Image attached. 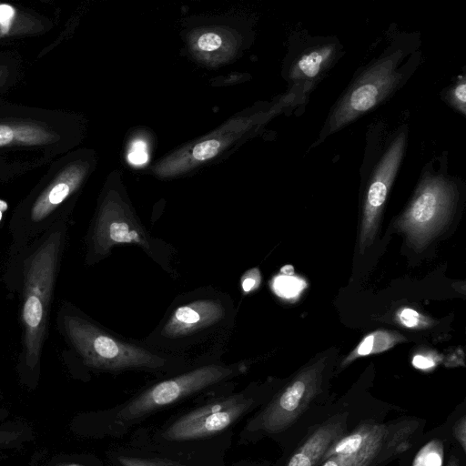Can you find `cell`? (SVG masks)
I'll list each match as a JSON object with an SVG mask.
<instances>
[{
	"label": "cell",
	"instance_id": "6da1fadb",
	"mask_svg": "<svg viewBox=\"0 0 466 466\" xmlns=\"http://www.w3.org/2000/svg\"><path fill=\"white\" fill-rule=\"evenodd\" d=\"M67 233L68 219H65L34 241L18 264L14 294L20 302L22 374L35 375L40 368Z\"/></svg>",
	"mask_w": 466,
	"mask_h": 466
},
{
	"label": "cell",
	"instance_id": "7a4b0ae2",
	"mask_svg": "<svg viewBox=\"0 0 466 466\" xmlns=\"http://www.w3.org/2000/svg\"><path fill=\"white\" fill-rule=\"evenodd\" d=\"M86 171L70 155L53 160L45 175L14 208L3 281L13 295L19 261L27 248L55 225L68 219Z\"/></svg>",
	"mask_w": 466,
	"mask_h": 466
},
{
	"label": "cell",
	"instance_id": "3957f363",
	"mask_svg": "<svg viewBox=\"0 0 466 466\" xmlns=\"http://www.w3.org/2000/svg\"><path fill=\"white\" fill-rule=\"evenodd\" d=\"M259 403L252 389L217 392L160 425L137 430L129 441L172 451H224L230 445L229 431Z\"/></svg>",
	"mask_w": 466,
	"mask_h": 466
},
{
	"label": "cell",
	"instance_id": "277c9868",
	"mask_svg": "<svg viewBox=\"0 0 466 466\" xmlns=\"http://www.w3.org/2000/svg\"><path fill=\"white\" fill-rule=\"evenodd\" d=\"M73 123L62 110L0 100V166L14 176L51 163L72 147Z\"/></svg>",
	"mask_w": 466,
	"mask_h": 466
},
{
	"label": "cell",
	"instance_id": "5b68a950",
	"mask_svg": "<svg viewBox=\"0 0 466 466\" xmlns=\"http://www.w3.org/2000/svg\"><path fill=\"white\" fill-rule=\"evenodd\" d=\"M56 322L67 354L87 368L105 371H159L167 365L165 358L113 337L68 301L61 304Z\"/></svg>",
	"mask_w": 466,
	"mask_h": 466
},
{
	"label": "cell",
	"instance_id": "8992f818",
	"mask_svg": "<svg viewBox=\"0 0 466 466\" xmlns=\"http://www.w3.org/2000/svg\"><path fill=\"white\" fill-rule=\"evenodd\" d=\"M243 370L240 366L213 363L160 380L111 409L106 415V432L112 437L122 438L154 413L194 395L207 393Z\"/></svg>",
	"mask_w": 466,
	"mask_h": 466
},
{
	"label": "cell",
	"instance_id": "52a82bcc",
	"mask_svg": "<svg viewBox=\"0 0 466 466\" xmlns=\"http://www.w3.org/2000/svg\"><path fill=\"white\" fill-rule=\"evenodd\" d=\"M327 358L303 369L285 388L251 416L239 433V444L256 441L289 428L319 393Z\"/></svg>",
	"mask_w": 466,
	"mask_h": 466
},
{
	"label": "cell",
	"instance_id": "ba28073f",
	"mask_svg": "<svg viewBox=\"0 0 466 466\" xmlns=\"http://www.w3.org/2000/svg\"><path fill=\"white\" fill-rule=\"evenodd\" d=\"M415 429L414 421L392 425L361 424L329 446L322 457L321 466H376L404 451Z\"/></svg>",
	"mask_w": 466,
	"mask_h": 466
},
{
	"label": "cell",
	"instance_id": "9c48e42d",
	"mask_svg": "<svg viewBox=\"0 0 466 466\" xmlns=\"http://www.w3.org/2000/svg\"><path fill=\"white\" fill-rule=\"evenodd\" d=\"M454 186L441 177H426L402 215L397 228L415 249L424 248L448 224L455 203Z\"/></svg>",
	"mask_w": 466,
	"mask_h": 466
},
{
	"label": "cell",
	"instance_id": "30bf717a",
	"mask_svg": "<svg viewBox=\"0 0 466 466\" xmlns=\"http://www.w3.org/2000/svg\"><path fill=\"white\" fill-rule=\"evenodd\" d=\"M397 60L398 56L392 55L365 71L332 113L329 133L337 131L371 109L392 91L400 78L396 67Z\"/></svg>",
	"mask_w": 466,
	"mask_h": 466
},
{
	"label": "cell",
	"instance_id": "8fae6325",
	"mask_svg": "<svg viewBox=\"0 0 466 466\" xmlns=\"http://www.w3.org/2000/svg\"><path fill=\"white\" fill-rule=\"evenodd\" d=\"M133 244L150 249V242L141 226L116 203L106 204L98 212L86 238V263L92 265L107 256L112 248Z\"/></svg>",
	"mask_w": 466,
	"mask_h": 466
},
{
	"label": "cell",
	"instance_id": "7c38bea8",
	"mask_svg": "<svg viewBox=\"0 0 466 466\" xmlns=\"http://www.w3.org/2000/svg\"><path fill=\"white\" fill-rule=\"evenodd\" d=\"M405 142L404 134H400L391 142L380 159L368 187L360 234L361 252L374 240L383 206L401 162Z\"/></svg>",
	"mask_w": 466,
	"mask_h": 466
},
{
	"label": "cell",
	"instance_id": "4fadbf2b",
	"mask_svg": "<svg viewBox=\"0 0 466 466\" xmlns=\"http://www.w3.org/2000/svg\"><path fill=\"white\" fill-rule=\"evenodd\" d=\"M116 466H225L223 454L180 452L129 441L113 451Z\"/></svg>",
	"mask_w": 466,
	"mask_h": 466
},
{
	"label": "cell",
	"instance_id": "5bb4252c",
	"mask_svg": "<svg viewBox=\"0 0 466 466\" xmlns=\"http://www.w3.org/2000/svg\"><path fill=\"white\" fill-rule=\"evenodd\" d=\"M55 25L51 15L35 7L0 3V46L42 36L50 32Z\"/></svg>",
	"mask_w": 466,
	"mask_h": 466
},
{
	"label": "cell",
	"instance_id": "9a60e30c",
	"mask_svg": "<svg viewBox=\"0 0 466 466\" xmlns=\"http://www.w3.org/2000/svg\"><path fill=\"white\" fill-rule=\"evenodd\" d=\"M225 315L219 301L199 299L177 308L163 328V335L177 338L192 334L218 322Z\"/></svg>",
	"mask_w": 466,
	"mask_h": 466
},
{
	"label": "cell",
	"instance_id": "2e32d148",
	"mask_svg": "<svg viewBox=\"0 0 466 466\" xmlns=\"http://www.w3.org/2000/svg\"><path fill=\"white\" fill-rule=\"evenodd\" d=\"M346 430L342 419L320 425L290 457L286 466H317L329 446L341 438Z\"/></svg>",
	"mask_w": 466,
	"mask_h": 466
},
{
	"label": "cell",
	"instance_id": "e0dca14e",
	"mask_svg": "<svg viewBox=\"0 0 466 466\" xmlns=\"http://www.w3.org/2000/svg\"><path fill=\"white\" fill-rule=\"evenodd\" d=\"M405 340V337L399 332L385 329L375 330L362 339L358 346L344 359L341 366H347L360 357L381 353Z\"/></svg>",
	"mask_w": 466,
	"mask_h": 466
},
{
	"label": "cell",
	"instance_id": "ac0fdd59",
	"mask_svg": "<svg viewBox=\"0 0 466 466\" xmlns=\"http://www.w3.org/2000/svg\"><path fill=\"white\" fill-rule=\"evenodd\" d=\"M24 64L21 56L15 50L0 52V100L21 82Z\"/></svg>",
	"mask_w": 466,
	"mask_h": 466
},
{
	"label": "cell",
	"instance_id": "d6986e66",
	"mask_svg": "<svg viewBox=\"0 0 466 466\" xmlns=\"http://www.w3.org/2000/svg\"><path fill=\"white\" fill-rule=\"evenodd\" d=\"M332 54L333 48L329 46L304 54L295 64L292 77L295 79L315 77L326 66Z\"/></svg>",
	"mask_w": 466,
	"mask_h": 466
},
{
	"label": "cell",
	"instance_id": "ffe728a7",
	"mask_svg": "<svg viewBox=\"0 0 466 466\" xmlns=\"http://www.w3.org/2000/svg\"><path fill=\"white\" fill-rule=\"evenodd\" d=\"M443 453L442 441L434 439L420 450L411 466H442Z\"/></svg>",
	"mask_w": 466,
	"mask_h": 466
},
{
	"label": "cell",
	"instance_id": "44dd1931",
	"mask_svg": "<svg viewBox=\"0 0 466 466\" xmlns=\"http://www.w3.org/2000/svg\"><path fill=\"white\" fill-rule=\"evenodd\" d=\"M395 319L401 326L411 329H426L433 324L431 318L408 307L400 309L396 312Z\"/></svg>",
	"mask_w": 466,
	"mask_h": 466
},
{
	"label": "cell",
	"instance_id": "7402d4cb",
	"mask_svg": "<svg viewBox=\"0 0 466 466\" xmlns=\"http://www.w3.org/2000/svg\"><path fill=\"white\" fill-rule=\"evenodd\" d=\"M219 146L217 139L205 140L194 147L192 156L197 160L209 159L217 155Z\"/></svg>",
	"mask_w": 466,
	"mask_h": 466
},
{
	"label": "cell",
	"instance_id": "603a6c76",
	"mask_svg": "<svg viewBox=\"0 0 466 466\" xmlns=\"http://www.w3.org/2000/svg\"><path fill=\"white\" fill-rule=\"evenodd\" d=\"M442 360V357L434 352L418 353L412 358V365L420 370H431Z\"/></svg>",
	"mask_w": 466,
	"mask_h": 466
},
{
	"label": "cell",
	"instance_id": "cb8c5ba5",
	"mask_svg": "<svg viewBox=\"0 0 466 466\" xmlns=\"http://www.w3.org/2000/svg\"><path fill=\"white\" fill-rule=\"evenodd\" d=\"M466 85L465 78L462 77L454 88L451 91V103L463 114H465V102H466Z\"/></svg>",
	"mask_w": 466,
	"mask_h": 466
},
{
	"label": "cell",
	"instance_id": "d4e9b609",
	"mask_svg": "<svg viewBox=\"0 0 466 466\" xmlns=\"http://www.w3.org/2000/svg\"><path fill=\"white\" fill-rule=\"evenodd\" d=\"M127 158L134 165L146 163L147 160L146 144L142 140L135 141L129 150Z\"/></svg>",
	"mask_w": 466,
	"mask_h": 466
},
{
	"label": "cell",
	"instance_id": "484cf974",
	"mask_svg": "<svg viewBox=\"0 0 466 466\" xmlns=\"http://www.w3.org/2000/svg\"><path fill=\"white\" fill-rule=\"evenodd\" d=\"M221 43V37L215 33L203 34L198 40V46L203 51L217 50L220 47Z\"/></svg>",
	"mask_w": 466,
	"mask_h": 466
},
{
	"label": "cell",
	"instance_id": "4316f807",
	"mask_svg": "<svg viewBox=\"0 0 466 466\" xmlns=\"http://www.w3.org/2000/svg\"><path fill=\"white\" fill-rule=\"evenodd\" d=\"M453 435L462 450L466 451V417L462 416L453 427Z\"/></svg>",
	"mask_w": 466,
	"mask_h": 466
},
{
	"label": "cell",
	"instance_id": "83f0119b",
	"mask_svg": "<svg viewBox=\"0 0 466 466\" xmlns=\"http://www.w3.org/2000/svg\"><path fill=\"white\" fill-rule=\"evenodd\" d=\"M253 272L254 273H252V277L245 278L242 282L243 289L247 292L255 289L259 284V272L258 271V269H254Z\"/></svg>",
	"mask_w": 466,
	"mask_h": 466
},
{
	"label": "cell",
	"instance_id": "f1b7e54d",
	"mask_svg": "<svg viewBox=\"0 0 466 466\" xmlns=\"http://www.w3.org/2000/svg\"><path fill=\"white\" fill-rule=\"evenodd\" d=\"M446 466H461V465L460 464V462L454 456H451V457H450Z\"/></svg>",
	"mask_w": 466,
	"mask_h": 466
},
{
	"label": "cell",
	"instance_id": "f546056e",
	"mask_svg": "<svg viewBox=\"0 0 466 466\" xmlns=\"http://www.w3.org/2000/svg\"><path fill=\"white\" fill-rule=\"evenodd\" d=\"M233 466H249V465H243V464L238 463V464H234Z\"/></svg>",
	"mask_w": 466,
	"mask_h": 466
}]
</instances>
